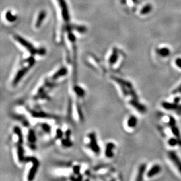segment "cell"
I'll use <instances>...</instances> for the list:
<instances>
[{
    "mask_svg": "<svg viewBox=\"0 0 181 181\" xmlns=\"http://www.w3.org/2000/svg\"><path fill=\"white\" fill-rule=\"evenodd\" d=\"M169 120L168 124L170 126V129H171L172 133L175 135V137L178 139L179 145L180 146H181V136H180V134L179 132V128L176 127L175 119L172 116H169Z\"/></svg>",
    "mask_w": 181,
    "mask_h": 181,
    "instance_id": "obj_1",
    "label": "cell"
},
{
    "mask_svg": "<svg viewBox=\"0 0 181 181\" xmlns=\"http://www.w3.org/2000/svg\"><path fill=\"white\" fill-rule=\"evenodd\" d=\"M168 155L169 159L171 161L179 172L181 174V160L177 155L176 152L174 151H170L168 153Z\"/></svg>",
    "mask_w": 181,
    "mask_h": 181,
    "instance_id": "obj_2",
    "label": "cell"
},
{
    "mask_svg": "<svg viewBox=\"0 0 181 181\" xmlns=\"http://www.w3.org/2000/svg\"><path fill=\"white\" fill-rule=\"evenodd\" d=\"M15 38L16 39V40L18 42H19L22 46H24L27 49H28V51L32 54H35V53L38 52V51H37L36 49H35V48L34 47V46L31 44H30L29 42L26 41V40L25 39H24L23 38L21 37L20 36L17 35V36H15Z\"/></svg>",
    "mask_w": 181,
    "mask_h": 181,
    "instance_id": "obj_3",
    "label": "cell"
},
{
    "mask_svg": "<svg viewBox=\"0 0 181 181\" xmlns=\"http://www.w3.org/2000/svg\"><path fill=\"white\" fill-rule=\"evenodd\" d=\"M57 1L62 9V14L63 19L65 21H68L69 20V14L65 0H57Z\"/></svg>",
    "mask_w": 181,
    "mask_h": 181,
    "instance_id": "obj_4",
    "label": "cell"
},
{
    "mask_svg": "<svg viewBox=\"0 0 181 181\" xmlns=\"http://www.w3.org/2000/svg\"><path fill=\"white\" fill-rule=\"evenodd\" d=\"M129 103L131 105L133 106V107H134L135 108H136L138 111L140 113H145L147 111L146 107L144 105H143V104L139 103L138 101V100H137V99L133 98V100H131L129 102Z\"/></svg>",
    "mask_w": 181,
    "mask_h": 181,
    "instance_id": "obj_5",
    "label": "cell"
},
{
    "mask_svg": "<svg viewBox=\"0 0 181 181\" xmlns=\"http://www.w3.org/2000/svg\"><path fill=\"white\" fill-rule=\"evenodd\" d=\"M161 170H162L161 166L159 165H158V164L154 165L148 170L147 176L148 178H153V176L159 174L161 171Z\"/></svg>",
    "mask_w": 181,
    "mask_h": 181,
    "instance_id": "obj_6",
    "label": "cell"
},
{
    "mask_svg": "<svg viewBox=\"0 0 181 181\" xmlns=\"http://www.w3.org/2000/svg\"><path fill=\"white\" fill-rule=\"evenodd\" d=\"M161 105L164 108L168 110H179L181 111V105H179V104H176L174 102L172 103L166 102H163Z\"/></svg>",
    "mask_w": 181,
    "mask_h": 181,
    "instance_id": "obj_7",
    "label": "cell"
},
{
    "mask_svg": "<svg viewBox=\"0 0 181 181\" xmlns=\"http://www.w3.org/2000/svg\"><path fill=\"white\" fill-rule=\"evenodd\" d=\"M146 168H147V165L145 164H143L139 166L138 170V174L136 178L137 181H141L143 180V175H144V174L145 173Z\"/></svg>",
    "mask_w": 181,
    "mask_h": 181,
    "instance_id": "obj_8",
    "label": "cell"
},
{
    "mask_svg": "<svg viewBox=\"0 0 181 181\" xmlns=\"http://www.w3.org/2000/svg\"><path fill=\"white\" fill-rule=\"evenodd\" d=\"M156 52L158 55L161 57H167L170 55V49L166 47L157 48L156 49Z\"/></svg>",
    "mask_w": 181,
    "mask_h": 181,
    "instance_id": "obj_9",
    "label": "cell"
},
{
    "mask_svg": "<svg viewBox=\"0 0 181 181\" xmlns=\"http://www.w3.org/2000/svg\"><path fill=\"white\" fill-rule=\"evenodd\" d=\"M46 15V13L45 11H41V12L39 13L38 17V18H37V20H36V24H35L36 28H39L40 26H41L42 22L44 21V19L45 18Z\"/></svg>",
    "mask_w": 181,
    "mask_h": 181,
    "instance_id": "obj_10",
    "label": "cell"
},
{
    "mask_svg": "<svg viewBox=\"0 0 181 181\" xmlns=\"http://www.w3.org/2000/svg\"><path fill=\"white\" fill-rule=\"evenodd\" d=\"M138 123L137 118L134 116H131L129 117L127 121V126L129 128H134L137 126Z\"/></svg>",
    "mask_w": 181,
    "mask_h": 181,
    "instance_id": "obj_11",
    "label": "cell"
},
{
    "mask_svg": "<svg viewBox=\"0 0 181 181\" xmlns=\"http://www.w3.org/2000/svg\"><path fill=\"white\" fill-rule=\"evenodd\" d=\"M153 10V6L151 4H148L143 7L141 10L140 11V14L142 15H147L151 12Z\"/></svg>",
    "mask_w": 181,
    "mask_h": 181,
    "instance_id": "obj_12",
    "label": "cell"
},
{
    "mask_svg": "<svg viewBox=\"0 0 181 181\" xmlns=\"http://www.w3.org/2000/svg\"><path fill=\"white\" fill-rule=\"evenodd\" d=\"M118 57V54L117 50L114 48L113 50V52L112 55L110 57L109 63L111 65H114L117 62Z\"/></svg>",
    "mask_w": 181,
    "mask_h": 181,
    "instance_id": "obj_13",
    "label": "cell"
},
{
    "mask_svg": "<svg viewBox=\"0 0 181 181\" xmlns=\"http://www.w3.org/2000/svg\"><path fill=\"white\" fill-rule=\"evenodd\" d=\"M5 17L7 21H8L10 22H13L17 19V17L15 15H13L10 11H8L6 13Z\"/></svg>",
    "mask_w": 181,
    "mask_h": 181,
    "instance_id": "obj_14",
    "label": "cell"
},
{
    "mask_svg": "<svg viewBox=\"0 0 181 181\" xmlns=\"http://www.w3.org/2000/svg\"><path fill=\"white\" fill-rule=\"evenodd\" d=\"M168 143L170 146L175 147L176 145H179V140L176 137L170 138V139H169Z\"/></svg>",
    "mask_w": 181,
    "mask_h": 181,
    "instance_id": "obj_15",
    "label": "cell"
},
{
    "mask_svg": "<svg viewBox=\"0 0 181 181\" xmlns=\"http://www.w3.org/2000/svg\"><path fill=\"white\" fill-rule=\"evenodd\" d=\"M114 147V145L113 144H109L108 146H107V151L106 152V154L107 155L108 157H112L113 155V154L112 151V149Z\"/></svg>",
    "mask_w": 181,
    "mask_h": 181,
    "instance_id": "obj_16",
    "label": "cell"
},
{
    "mask_svg": "<svg viewBox=\"0 0 181 181\" xmlns=\"http://www.w3.org/2000/svg\"><path fill=\"white\" fill-rule=\"evenodd\" d=\"M73 28L77 30V31L80 33H84L86 31V28L83 26H74Z\"/></svg>",
    "mask_w": 181,
    "mask_h": 181,
    "instance_id": "obj_17",
    "label": "cell"
},
{
    "mask_svg": "<svg viewBox=\"0 0 181 181\" xmlns=\"http://www.w3.org/2000/svg\"><path fill=\"white\" fill-rule=\"evenodd\" d=\"M178 93H181V84L172 91L173 94H176Z\"/></svg>",
    "mask_w": 181,
    "mask_h": 181,
    "instance_id": "obj_18",
    "label": "cell"
},
{
    "mask_svg": "<svg viewBox=\"0 0 181 181\" xmlns=\"http://www.w3.org/2000/svg\"><path fill=\"white\" fill-rule=\"evenodd\" d=\"M68 37H69V39L72 42H75V41L76 38H75V36H74V35H73L72 33L69 32V34H68Z\"/></svg>",
    "mask_w": 181,
    "mask_h": 181,
    "instance_id": "obj_19",
    "label": "cell"
},
{
    "mask_svg": "<svg viewBox=\"0 0 181 181\" xmlns=\"http://www.w3.org/2000/svg\"><path fill=\"white\" fill-rule=\"evenodd\" d=\"M175 63L176 66L181 69V58H177L175 60Z\"/></svg>",
    "mask_w": 181,
    "mask_h": 181,
    "instance_id": "obj_20",
    "label": "cell"
},
{
    "mask_svg": "<svg viewBox=\"0 0 181 181\" xmlns=\"http://www.w3.org/2000/svg\"><path fill=\"white\" fill-rule=\"evenodd\" d=\"M180 100H181V98H180V97H175V98H174V102L175 103H176V104H179V103H180Z\"/></svg>",
    "mask_w": 181,
    "mask_h": 181,
    "instance_id": "obj_21",
    "label": "cell"
}]
</instances>
